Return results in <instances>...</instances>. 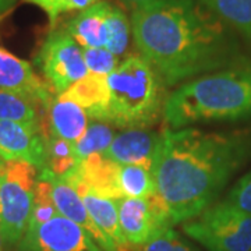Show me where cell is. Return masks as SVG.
Wrapping results in <instances>:
<instances>
[{
	"label": "cell",
	"mask_w": 251,
	"mask_h": 251,
	"mask_svg": "<svg viewBox=\"0 0 251 251\" xmlns=\"http://www.w3.org/2000/svg\"><path fill=\"white\" fill-rule=\"evenodd\" d=\"M78 165L74 144L53 134L46 135V166L53 175L64 177Z\"/></svg>",
	"instance_id": "23"
},
{
	"label": "cell",
	"mask_w": 251,
	"mask_h": 251,
	"mask_svg": "<svg viewBox=\"0 0 251 251\" xmlns=\"http://www.w3.org/2000/svg\"><path fill=\"white\" fill-rule=\"evenodd\" d=\"M23 1L28 4H34L42 10L48 16L50 28L54 29L59 18L63 14L72 11H82L99 0H23Z\"/></svg>",
	"instance_id": "26"
},
{
	"label": "cell",
	"mask_w": 251,
	"mask_h": 251,
	"mask_svg": "<svg viewBox=\"0 0 251 251\" xmlns=\"http://www.w3.org/2000/svg\"><path fill=\"white\" fill-rule=\"evenodd\" d=\"M17 251H103L80 225L62 215L29 225Z\"/></svg>",
	"instance_id": "9"
},
{
	"label": "cell",
	"mask_w": 251,
	"mask_h": 251,
	"mask_svg": "<svg viewBox=\"0 0 251 251\" xmlns=\"http://www.w3.org/2000/svg\"><path fill=\"white\" fill-rule=\"evenodd\" d=\"M222 201L227 205L251 214V171L234 183Z\"/></svg>",
	"instance_id": "29"
},
{
	"label": "cell",
	"mask_w": 251,
	"mask_h": 251,
	"mask_svg": "<svg viewBox=\"0 0 251 251\" xmlns=\"http://www.w3.org/2000/svg\"><path fill=\"white\" fill-rule=\"evenodd\" d=\"M39 109L35 100L0 88V120L39 125Z\"/></svg>",
	"instance_id": "21"
},
{
	"label": "cell",
	"mask_w": 251,
	"mask_h": 251,
	"mask_svg": "<svg viewBox=\"0 0 251 251\" xmlns=\"http://www.w3.org/2000/svg\"><path fill=\"white\" fill-rule=\"evenodd\" d=\"M39 172H42L50 183V196L59 215L70 219L74 224L80 225L84 230L91 234V237L103 251H119L115 243L92 221L77 188L64 177L53 175L48 168H42L39 169Z\"/></svg>",
	"instance_id": "12"
},
{
	"label": "cell",
	"mask_w": 251,
	"mask_h": 251,
	"mask_svg": "<svg viewBox=\"0 0 251 251\" xmlns=\"http://www.w3.org/2000/svg\"><path fill=\"white\" fill-rule=\"evenodd\" d=\"M0 88L35 100L45 110L56 97L52 87L32 69V64L0 46Z\"/></svg>",
	"instance_id": "11"
},
{
	"label": "cell",
	"mask_w": 251,
	"mask_h": 251,
	"mask_svg": "<svg viewBox=\"0 0 251 251\" xmlns=\"http://www.w3.org/2000/svg\"><path fill=\"white\" fill-rule=\"evenodd\" d=\"M251 116V64H239L186 81L168 95L169 128Z\"/></svg>",
	"instance_id": "3"
},
{
	"label": "cell",
	"mask_w": 251,
	"mask_h": 251,
	"mask_svg": "<svg viewBox=\"0 0 251 251\" xmlns=\"http://www.w3.org/2000/svg\"><path fill=\"white\" fill-rule=\"evenodd\" d=\"M0 251H4V246H3V240H1V234H0Z\"/></svg>",
	"instance_id": "32"
},
{
	"label": "cell",
	"mask_w": 251,
	"mask_h": 251,
	"mask_svg": "<svg viewBox=\"0 0 251 251\" xmlns=\"http://www.w3.org/2000/svg\"><path fill=\"white\" fill-rule=\"evenodd\" d=\"M131 34V20H128L123 10L112 4L108 16V38L105 48L113 54L122 56L130 45Z\"/></svg>",
	"instance_id": "24"
},
{
	"label": "cell",
	"mask_w": 251,
	"mask_h": 251,
	"mask_svg": "<svg viewBox=\"0 0 251 251\" xmlns=\"http://www.w3.org/2000/svg\"><path fill=\"white\" fill-rule=\"evenodd\" d=\"M119 1L134 11L137 9H141V7L150 6V4H155V3H159V1H165V0H119Z\"/></svg>",
	"instance_id": "30"
},
{
	"label": "cell",
	"mask_w": 251,
	"mask_h": 251,
	"mask_svg": "<svg viewBox=\"0 0 251 251\" xmlns=\"http://www.w3.org/2000/svg\"><path fill=\"white\" fill-rule=\"evenodd\" d=\"M72 184L77 188L92 221L98 225L102 229V232L106 234L112 242L115 243L117 250L133 251L134 247L127 243L125 234L122 232V227H120L119 212H117V200L100 197L87 187H84L82 184H75V183H72Z\"/></svg>",
	"instance_id": "16"
},
{
	"label": "cell",
	"mask_w": 251,
	"mask_h": 251,
	"mask_svg": "<svg viewBox=\"0 0 251 251\" xmlns=\"http://www.w3.org/2000/svg\"><path fill=\"white\" fill-rule=\"evenodd\" d=\"M49 134L75 144L82 138L88 126V115L75 102L56 95L48 109Z\"/></svg>",
	"instance_id": "18"
},
{
	"label": "cell",
	"mask_w": 251,
	"mask_h": 251,
	"mask_svg": "<svg viewBox=\"0 0 251 251\" xmlns=\"http://www.w3.org/2000/svg\"><path fill=\"white\" fill-rule=\"evenodd\" d=\"M82 56L90 74L108 77L120 64L116 54L112 53L106 48H84Z\"/></svg>",
	"instance_id": "27"
},
{
	"label": "cell",
	"mask_w": 251,
	"mask_h": 251,
	"mask_svg": "<svg viewBox=\"0 0 251 251\" xmlns=\"http://www.w3.org/2000/svg\"><path fill=\"white\" fill-rule=\"evenodd\" d=\"M119 163L108 159L103 153H95L78 162L64 179L70 183L82 184L100 197L119 200L123 198L117 184Z\"/></svg>",
	"instance_id": "14"
},
{
	"label": "cell",
	"mask_w": 251,
	"mask_h": 251,
	"mask_svg": "<svg viewBox=\"0 0 251 251\" xmlns=\"http://www.w3.org/2000/svg\"><path fill=\"white\" fill-rule=\"evenodd\" d=\"M115 135L116 134L113 128L108 123L99 120L88 122L82 138L78 143L74 144V155L77 162L84 161L91 155L105 152L113 141Z\"/></svg>",
	"instance_id": "22"
},
{
	"label": "cell",
	"mask_w": 251,
	"mask_h": 251,
	"mask_svg": "<svg viewBox=\"0 0 251 251\" xmlns=\"http://www.w3.org/2000/svg\"><path fill=\"white\" fill-rule=\"evenodd\" d=\"M181 229L208 251H251V214L224 201L184 222Z\"/></svg>",
	"instance_id": "6"
},
{
	"label": "cell",
	"mask_w": 251,
	"mask_h": 251,
	"mask_svg": "<svg viewBox=\"0 0 251 251\" xmlns=\"http://www.w3.org/2000/svg\"><path fill=\"white\" fill-rule=\"evenodd\" d=\"M225 24L251 41V0H198Z\"/></svg>",
	"instance_id": "19"
},
{
	"label": "cell",
	"mask_w": 251,
	"mask_h": 251,
	"mask_svg": "<svg viewBox=\"0 0 251 251\" xmlns=\"http://www.w3.org/2000/svg\"><path fill=\"white\" fill-rule=\"evenodd\" d=\"M59 215L50 196V183L46 179L42 172L38 171L35 183V196H34V206L29 225L45 224L49 219ZM28 225V226H29Z\"/></svg>",
	"instance_id": "25"
},
{
	"label": "cell",
	"mask_w": 251,
	"mask_h": 251,
	"mask_svg": "<svg viewBox=\"0 0 251 251\" xmlns=\"http://www.w3.org/2000/svg\"><path fill=\"white\" fill-rule=\"evenodd\" d=\"M38 168L0 158V234L3 246L14 249L31 221Z\"/></svg>",
	"instance_id": "5"
},
{
	"label": "cell",
	"mask_w": 251,
	"mask_h": 251,
	"mask_svg": "<svg viewBox=\"0 0 251 251\" xmlns=\"http://www.w3.org/2000/svg\"><path fill=\"white\" fill-rule=\"evenodd\" d=\"M36 64L56 95L63 94L74 82L90 74L84 62L82 48L66 28L52 29L46 36L36 54Z\"/></svg>",
	"instance_id": "7"
},
{
	"label": "cell",
	"mask_w": 251,
	"mask_h": 251,
	"mask_svg": "<svg viewBox=\"0 0 251 251\" xmlns=\"http://www.w3.org/2000/svg\"><path fill=\"white\" fill-rule=\"evenodd\" d=\"M135 46L166 85H177L233 60L224 21L198 0H165L131 14Z\"/></svg>",
	"instance_id": "1"
},
{
	"label": "cell",
	"mask_w": 251,
	"mask_h": 251,
	"mask_svg": "<svg viewBox=\"0 0 251 251\" xmlns=\"http://www.w3.org/2000/svg\"><path fill=\"white\" fill-rule=\"evenodd\" d=\"M249 145L243 135L194 127L166 128L162 133L152 175L173 226L194 219L215 204L246 159Z\"/></svg>",
	"instance_id": "2"
},
{
	"label": "cell",
	"mask_w": 251,
	"mask_h": 251,
	"mask_svg": "<svg viewBox=\"0 0 251 251\" xmlns=\"http://www.w3.org/2000/svg\"><path fill=\"white\" fill-rule=\"evenodd\" d=\"M161 140L162 133L145 128H127L115 135L103 155L119 165H138L152 171Z\"/></svg>",
	"instance_id": "13"
},
{
	"label": "cell",
	"mask_w": 251,
	"mask_h": 251,
	"mask_svg": "<svg viewBox=\"0 0 251 251\" xmlns=\"http://www.w3.org/2000/svg\"><path fill=\"white\" fill-rule=\"evenodd\" d=\"M0 158L46 166V135L41 125L0 120Z\"/></svg>",
	"instance_id": "10"
},
{
	"label": "cell",
	"mask_w": 251,
	"mask_h": 251,
	"mask_svg": "<svg viewBox=\"0 0 251 251\" xmlns=\"http://www.w3.org/2000/svg\"><path fill=\"white\" fill-rule=\"evenodd\" d=\"M138 251H200L188 243L173 227H168L156 234L148 243L141 246Z\"/></svg>",
	"instance_id": "28"
},
{
	"label": "cell",
	"mask_w": 251,
	"mask_h": 251,
	"mask_svg": "<svg viewBox=\"0 0 251 251\" xmlns=\"http://www.w3.org/2000/svg\"><path fill=\"white\" fill-rule=\"evenodd\" d=\"M117 184L123 197L147 198L156 193L152 171L138 165H119Z\"/></svg>",
	"instance_id": "20"
},
{
	"label": "cell",
	"mask_w": 251,
	"mask_h": 251,
	"mask_svg": "<svg viewBox=\"0 0 251 251\" xmlns=\"http://www.w3.org/2000/svg\"><path fill=\"white\" fill-rule=\"evenodd\" d=\"M16 0H0V21L7 16L10 10L13 9Z\"/></svg>",
	"instance_id": "31"
},
{
	"label": "cell",
	"mask_w": 251,
	"mask_h": 251,
	"mask_svg": "<svg viewBox=\"0 0 251 251\" xmlns=\"http://www.w3.org/2000/svg\"><path fill=\"white\" fill-rule=\"evenodd\" d=\"M106 78V123L122 128H148L163 116L166 84L141 54L128 56Z\"/></svg>",
	"instance_id": "4"
},
{
	"label": "cell",
	"mask_w": 251,
	"mask_h": 251,
	"mask_svg": "<svg viewBox=\"0 0 251 251\" xmlns=\"http://www.w3.org/2000/svg\"><path fill=\"white\" fill-rule=\"evenodd\" d=\"M112 4L105 0H99L88 9L80 11L69 21L67 32L73 39L84 48H105L108 38V16Z\"/></svg>",
	"instance_id": "15"
},
{
	"label": "cell",
	"mask_w": 251,
	"mask_h": 251,
	"mask_svg": "<svg viewBox=\"0 0 251 251\" xmlns=\"http://www.w3.org/2000/svg\"><path fill=\"white\" fill-rule=\"evenodd\" d=\"M60 97L70 99L87 112L92 120L106 123L109 106V87L106 75L88 74L74 82Z\"/></svg>",
	"instance_id": "17"
},
{
	"label": "cell",
	"mask_w": 251,
	"mask_h": 251,
	"mask_svg": "<svg viewBox=\"0 0 251 251\" xmlns=\"http://www.w3.org/2000/svg\"><path fill=\"white\" fill-rule=\"evenodd\" d=\"M117 212L122 232L133 247H141L162 230L173 227L168 208L158 193L147 198H119Z\"/></svg>",
	"instance_id": "8"
}]
</instances>
